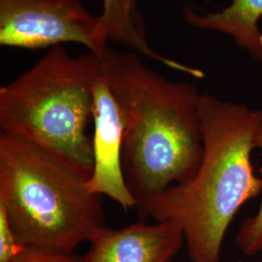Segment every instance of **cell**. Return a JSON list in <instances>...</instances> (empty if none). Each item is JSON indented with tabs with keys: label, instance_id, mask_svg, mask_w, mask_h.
Wrapping results in <instances>:
<instances>
[{
	"label": "cell",
	"instance_id": "cell-6",
	"mask_svg": "<svg viewBox=\"0 0 262 262\" xmlns=\"http://www.w3.org/2000/svg\"><path fill=\"white\" fill-rule=\"evenodd\" d=\"M93 93L94 164L86 187L94 194L111 198L127 212L136 208V202L122 167L123 121L120 106L104 75L103 64L94 81Z\"/></svg>",
	"mask_w": 262,
	"mask_h": 262
},
{
	"label": "cell",
	"instance_id": "cell-3",
	"mask_svg": "<svg viewBox=\"0 0 262 262\" xmlns=\"http://www.w3.org/2000/svg\"><path fill=\"white\" fill-rule=\"evenodd\" d=\"M0 206L28 249L74 253L105 226L102 199L47 150L0 133Z\"/></svg>",
	"mask_w": 262,
	"mask_h": 262
},
{
	"label": "cell",
	"instance_id": "cell-8",
	"mask_svg": "<svg viewBox=\"0 0 262 262\" xmlns=\"http://www.w3.org/2000/svg\"><path fill=\"white\" fill-rule=\"evenodd\" d=\"M184 18L194 28L230 35L238 46L261 60L262 34L257 25L262 18V0H232L225 9L208 14L185 8Z\"/></svg>",
	"mask_w": 262,
	"mask_h": 262
},
{
	"label": "cell",
	"instance_id": "cell-12",
	"mask_svg": "<svg viewBox=\"0 0 262 262\" xmlns=\"http://www.w3.org/2000/svg\"><path fill=\"white\" fill-rule=\"evenodd\" d=\"M14 262H83V256L75 253H56L28 250Z\"/></svg>",
	"mask_w": 262,
	"mask_h": 262
},
{
	"label": "cell",
	"instance_id": "cell-1",
	"mask_svg": "<svg viewBox=\"0 0 262 262\" xmlns=\"http://www.w3.org/2000/svg\"><path fill=\"white\" fill-rule=\"evenodd\" d=\"M101 60L122 112V167L139 214L196 173L203 154L201 94L152 70L134 52L109 48Z\"/></svg>",
	"mask_w": 262,
	"mask_h": 262
},
{
	"label": "cell",
	"instance_id": "cell-11",
	"mask_svg": "<svg viewBox=\"0 0 262 262\" xmlns=\"http://www.w3.org/2000/svg\"><path fill=\"white\" fill-rule=\"evenodd\" d=\"M28 250L10 225L5 209L0 206V262L16 261Z\"/></svg>",
	"mask_w": 262,
	"mask_h": 262
},
{
	"label": "cell",
	"instance_id": "cell-13",
	"mask_svg": "<svg viewBox=\"0 0 262 262\" xmlns=\"http://www.w3.org/2000/svg\"><path fill=\"white\" fill-rule=\"evenodd\" d=\"M261 60H262V58H261Z\"/></svg>",
	"mask_w": 262,
	"mask_h": 262
},
{
	"label": "cell",
	"instance_id": "cell-2",
	"mask_svg": "<svg viewBox=\"0 0 262 262\" xmlns=\"http://www.w3.org/2000/svg\"><path fill=\"white\" fill-rule=\"evenodd\" d=\"M203 154L193 177L168 188L138 214L182 229L190 262H220L227 229L240 209L261 191L252 151L262 112L201 94Z\"/></svg>",
	"mask_w": 262,
	"mask_h": 262
},
{
	"label": "cell",
	"instance_id": "cell-9",
	"mask_svg": "<svg viewBox=\"0 0 262 262\" xmlns=\"http://www.w3.org/2000/svg\"><path fill=\"white\" fill-rule=\"evenodd\" d=\"M102 12L98 16L109 40L130 48L131 52L147 56L173 69L195 77L202 73L173 61L156 52L148 41L144 21L138 10L139 0H101Z\"/></svg>",
	"mask_w": 262,
	"mask_h": 262
},
{
	"label": "cell",
	"instance_id": "cell-7",
	"mask_svg": "<svg viewBox=\"0 0 262 262\" xmlns=\"http://www.w3.org/2000/svg\"><path fill=\"white\" fill-rule=\"evenodd\" d=\"M89 243L83 262H172L185 238L172 222L139 220L119 229L104 226Z\"/></svg>",
	"mask_w": 262,
	"mask_h": 262
},
{
	"label": "cell",
	"instance_id": "cell-4",
	"mask_svg": "<svg viewBox=\"0 0 262 262\" xmlns=\"http://www.w3.org/2000/svg\"><path fill=\"white\" fill-rule=\"evenodd\" d=\"M101 57L70 56L63 46L0 89V128L54 155L86 181L94 170L93 122Z\"/></svg>",
	"mask_w": 262,
	"mask_h": 262
},
{
	"label": "cell",
	"instance_id": "cell-10",
	"mask_svg": "<svg viewBox=\"0 0 262 262\" xmlns=\"http://www.w3.org/2000/svg\"><path fill=\"white\" fill-rule=\"evenodd\" d=\"M255 149L262 151V126L255 137ZM260 173L262 175V167ZM236 243L246 255L253 256L262 253V200L258 212L244 221L241 225L236 237Z\"/></svg>",
	"mask_w": 262,
	"mask_h": 262
},
{
	"label": "cell",
	"instance_id": "cell-5",
	"mask_svg": "<svg viewBox=\"0 0 262 262\" xmlns=\"http://www.w3.org/2000/svg\"><path fill=\"white\" fill-rule=\"evenodd\" d=\"M107 34L81 0H0V45L38 50L80 44L103 56Z\"/></svg>",
	"mask_w": 262,
	"mask_h": 262
}]
</instances>
